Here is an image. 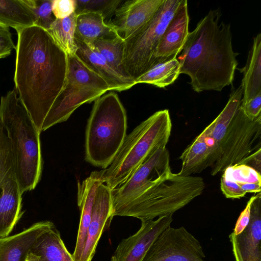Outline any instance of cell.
I'll list each match as a JSON object with an SVG mask.
<instances>
[{
    "label": "cell",
    "instance_id": "6da1fadb",
    "mask_svg": "<svg viewBox=\"0 0 261 261\" xmlns=\"http://www.w3.org/2000/svg\"><path fill=\"white\" fill-rule=\"evenodd\" d=\"M16 32L15 89L41 132L44 120L64 85L67 56L41 27L32 25Z\"/></svg>",
    "mask_w": 261,
    "mask_h": 261
},
{
    "label": "cell",
    "instance_id": "7a4b0ae2",
    "mask_svg": "<svg viewBox=\"0 0 261 261\" xmlns=\"http://www.w3.org/2000/svg\"><path fill=\"white\" fill-rule=\"evenodd\" d=\"M219 9L211 10L189 32L177 59L180 74L189 76L193 90L221 91L231 85L238 65L230 25L220 21Z\"/></svg>",
    "mask_w": 261,
    "mask_h": 261
},
{
    "label": "cell",
    "instance_id": "3957f363",
    "mask_svg": "<svg viewBox=\"0 0 261 261\" xmlns=\"http://www.w3.org/2000/svg\"><path fill=\"white\" fill-rule=\"evenodd\" d=\"M0 120L10 142L22 194L34 190L41 179L43 166L41 132L15 88L1 97Z\"/></svg>",
    "mask_w": 261,
    "mask_h": 261
},
{
    "label": "cell",
    "instance_id": "277c9868",
    "mask_svg": "<svg viewBox=\"0 0 261 261\" xmlns=\"http://www.w3.org/2000/svg\"><path fill=\"white\" fill-rule=\"evenodd\" d=\"M171 128L169 110L155 112L125 136L110 165L96 175L111 191L119 187L156 149L166 147Z\"/></svg>",
    "mask_w": 261,
    "mask_h": 261
},
{
    "label": "cell",
    "instance_id": "5b68a950",
    "mask_svg": "<svg viewBox=\"0 0 261 261\" xmlns=\"http://www.w3.org/2000/svg\"><path fill=\"white\" fill-rule=\"evenodd\" d=\"M126 128V111L117 94L110 92L95 100L86 130L87 162L107 168L123 143Z\"/></svg>",
    "mask_w": 261,
    "mask_h": 261
},
{
    "label": "cell",
    "instance_id": "8992f818",
    "mask_svg": "<svg viewBox=\"0 0 261 261\" xmlns=\"http://www.w3.org/2000/svg\"><path fill=\"white\" fill-rule=\"evenodd\" d=\"M204 188L201 177L180 176L170 170L115 216L133 217L141 220L173 214L200 195Z\"/></svg>",
    "mask_w": 261,
    "mask_h": 261
},
{
    "label": "cell",
    "instance_id": "52a82bcc",
    "mask_svg": "<svg viewBox=\"0 0 261 261\" xmlns=\"http://www.w3.org/2000/svg\"><path fill=\"white\" fill-rule=\"evenodd\" d=\"M67 56L65 82L44 120L42 131L65 121L80 106L95 101L110 90L106 82L75 55Z\"/></svg>",
    "mask_w": 261,
    "mask_h": 261
},
{
    "label": "cell",
    "instance_id": "ba28073f",
    "mask_svg": "<svg viewBox=\"0 0 261 261\" xmlns=\"http://www.w3.org/2000/svg\"><path fill=\"white\" fill-rule=\"evenodd\" d=\"M181 0H164L150 22L124 40L123 65L135 81L156 65L155 54L160 40Z\"/></svg>",
    "mask_w": 261,
    "mask_h": 261
},
{
    "label": "cell",
    "instance_id": "9c48e42d",
    "mask_svg": "<svg viewBox=\"0 0 261 261\" xmlns=\"http://www.w3.org/2000/svg\"><path fill=\"white\" fill-rule=\"evenodd\" d=\"M261 115L255 119L247 117L239 108L221 144L219 158L211 167V174L223 172L228 167L238 164L254 149L260 138Z\"/></svg>",
    "mask_w": 261,
    "mask_h": 261
},
{
    "label": "cell",
    "instance_id": "30bf717a",
    "mask_svg": "<svg viewBox=\"0 0 261 261\" xmlns=\"http://www.w3.org/2000/svg\"><path fill=\"white\" fill-rule=\"evenodd\" d=\"M22 195L10 142L0 120V238L9 236L21 218Z\"/></svg>",
    "mask_w": 261,
    "mask_h": 261
},
{
    "label": "cell",
    "instance_id": "8fae6325",
    "mask_svg": "<svg viewBox=\"0 0 261 261\" xmlns=\"http://www.w3.org/2000/svg\"><path fill=\"white\" fill-rule=\"evenodd\" d=\"M171 170L166 147L156 149L119 187L111 191L113 215L127 206Z\"/></svg>",
    "mask_w": 261,
    "mask_h": 261
},
{
    "label": "cell",
    "instance_id": "7c38bea8",
    "mask_svg": "<svg viewBox=\"0 0 261 261\" xmlns=\"http://www.w3.org/2000/svg\"><path fill=\"white\" fill-rule=\"evenodd\" d=\"M200 242L184 227L166 228L156 239L143 261H205Z\"/></svg>",
    "mask_w": 261,
    "mask_h": 261
},
{
    "label": "cell",
    "instance_id": "4fadbf2b",
    "mask_svg": "<svg viewBox=\"0 0 261 261\" xmlns=\"http://www.w3.org/2000/svg\"><path fill=\"white\" fill-rule=\"evenodd\" d=\"M172 216L170 214L156 220H141L140 229L120 242L111 261H143L156 239L171 225Z\"/></svg>",
    "mask_w": 261,
    "mask_h": 261
},
{
    "label": "cell",
    "instance_id": "5bb4252c",
    "mask_svg": "<svg viewBox=\"0 0 261 261\" xmlns=\"http://www.w3.org/2000/svg\"><path fill=\"white\" fill-rule=\"evenodd\" d=\"M164 0H128L118 6L108 23L125 40L147 24Z\"/></svg>",
    "mask_w": 261,
    "mask_h": 261
},
{
    "label": "cell",
    "instance_id": "9a60e30c",
    "mask_svg": "<svg viewBox=\"0 0 261 261\" xmlns=\"http://www.w3.org/2000/svg\"><path fill=\"white\" fill-rule=\"evenodd\" d=\"M113 217L111 190L100 180L80 261H92L101 234L109 227Z\"/></svg>",
    "mask_w": 261,
    "mask_h": 261
},
{
    "label": "cell",
    "instance_id": "2e32d148",
    "mask_svg": "<svg viewBox=\"0 0 261 261\" xmlns=\"http://www.w3.org/2000/svg\"><path fill=\"white\" fill-rule=\"evenodd\" d=\"M235 261H261V194L255 195L250 221L240 234L229 236Z\"/></svg>",
    "mask_w": 261,
    "mask_h": 261
},
{
    "label": "cell",
    "instance_id": "e0dca14e",
    "mask_svg": "<svg viewBox=\"0 0 261 261\" xmlns=\"http://www.w3.org/2000/svg\"><path fill=\"white\" fill-rule=\"evenodd\" d=\"M189 16L186 0H181L162 35L158 45L156 64L176 58L189 34Z\"/></svg>",
    "mask_w": 261,
    "mask_h": 261
},
{
    "label": "cell",
    "instance_id": "ac0fdd59",
    "mask_svg": "<svg viewBox=\"0 0 261 261\" xmlns=\"http://www.w3.org/2000/svg\"><path fill=\"white\" fill-rule=\"evenodd\" d=\"M74 38L77 47L75 55L106 82L110 90L121 92L136 84L134 80L126 79L116 72L94 47L85 42L76 33Z\"/></svg>",
    "mask_w": 261,
    "mask_h": 261
},
{
    "label": "cell",
    "instance_id": "d6986e66",
    "mask_svg": "<svg viewBox=\"0 0 261 261\" xmlns=\"http://www.w3.org/2000/svg\"><path fill=\"white\" fill-rule=\"evenodd\" d=\"M53 224L42 221L17 233L0 238V261H27L38 239Z\"/></svg>",
    "mask_w": 261,
    "mask_h": 261
},
{
    "label": "cell",
    "instance_id": "ffe728a7",
    "mask_svg": "<svg viewBox=\"0 0 261 261\" xmlns=\"http://www.w3.org/2000/svg\"><path fill=\"white\" fill-rule=\"evenodd\" d=\"M99 181V178L94 171L83 181L77 182V202L81 211V218L75 247L72 254L74 261H80L83 251Z\"/></svg>",
    "mask_w": 261,
    "mask_h": 261
},
{
    "label": "cell",
    "instance_id": "44dd1931",
    "mask_svg": "<svg viewBox=\"0 0 261 261\" xmlns=\"http://www.w3.org/2000/svg\"><path fill=\"white\" fill-rule=\"evenodd\" d=\"M242 96L243 89L241 85L232 90L228 101L222 112L202 132L212 151L215 163L219 158L223 139L240 106Z\"/></svg>",
    "mask_w": 261,
    "mask_h": 261
},
{
    "label": "cell",
    "instance_id": "7402d4cb",
    "mask_svg": "<svg viewBox=\"0 0 261 261\" xmlns=\"http://www.w3.org/2000/svg\"><path fill=\"white\" fill-rule=\"evenodd\" d=\"M243 73L241 86L243 97L241 103H245L261 92V34L253 39L245 66L238 69Z\"/></svg>",
    "mask_w": 261,
    "mask_h": 261
},
{
    "label": "cell",
    "instance_id": "603a6c76",
    "mask_svg": "<svg viewBox=\"0 0 261 261\" xmlns=\"http://www.w3.org/2000/svg\"><path fill=\"white\" fill-rule=\"evenodd\" d=\"M179 159L181 160V168L177 174L180 176H191L213 165L212 151L201 134L187 146Z\"/></svg>",
    "mask_w": 261,
    "mask_h": 261
},
{
    "label": "cell",
    "instance_id": "cb8c5ba5",
    "mask_svg": "<svg viewBox=\"0 0 261 261\" xmlns=\"http://www.w3.org/2000/svg\"><path fill=\"white\" fill-rule=\"evenodd\" d=\"M31 252L39 261H74L54 224L40 236Z\"/></svg>",
    "mask_w": 261,
    "mask_h": 261
},
{
    "label": "cell",
    "instance_id": "d4e9b609",
    "mask_svg": "<svg viewBox=\"0 0 261 261\" xmlns=\"http://www.w3.org/2000/svg\"><path fill=\"white\" fill-rule=\"evenodd\" d=\"M75 33L90 45L96 39H113L119 36L116 30L105 22L101 14L93 12L77 15Z\"/></svg>",
    "mask_w": 261,
    "mask_h": 261
},
{
    "label": "cell",
    "instance_id": "484cf974",
    "mask_svg": "<svg viewBox=\"0 0 261 261\" xmlns=\"http://www.w3.org/2000/svg\"><path fill=\"white\" fill-rule=\"evenodd\" d=\"M35 15L28 0H0V23L17 31L34 25Z\"/></svg>",
    "mask_w": 261,
    "mask_h": 261
},
{
    "label": "cell",
    "instance_id": "4316f807",
    "mask_svg": "<svg viewBox=\"0 0 261 261\" xmlns=\"http://www.w3.org/2000/svg\"><path fill=\"white\" fill-rule=\"evenodd\" d=\"M77 14L74 12L63 19H55L47 32L67 56L75 55V33Z\"/></svg>",
    "mask_w": 261,
    "mask_h": 261
},
{
    "label": "cell",
    "instance_id": "83f0119b",
    "mask_svg": "<svg viewBox=\"0 0 261 261\" xmlns=\"http://www.w3.org/2000/svg\"><path fill=\"white\" fill-rule=\"evenodd\" d=\"M104 58L108 64L122 77L131 80L123 65L124 40L120 36L113 39H98L91 45Z\"/></svg>",
    "mask_w": 261,
    "mask_h": 261
},
{
    "label": "cell",
    "instance_id": "f1b7e54d",
    "mask_svg": "<svg viewBox=\"0 0 261 261\" xmlns=\"http://www.w3.org/2000/svg\"><path fill=\"white\" fill-rule=\"evenodd\" d=\"M180 65L176 58L159 63L139 76L137 84L146 83L159 88L172 84L180 74Z\"/></svg>",
    "mask_w": 261,
    "mask_h": 261
},
{
    "label": "cell",
    "instance_id": "f546056e",
    "mask_svg": "<svg viewBox=\"0 0 261 261\" xmlns=\"http://www.w3.org/2000/svg\"><path fill=\"white\" fill-rule=\"evenodd\" d=\"M122 2L121 0H76L75 12L77 15L86 12L100 13L103 17L105 21L108 19V24L117 8Z\"/></svg>",
    "mask_w": 261,
    "mask_h": 261
},
{
    "label": "cell",
    "instance_id": "4dcf8cb0",
    "mask_svg": "<svg viewBox=\"0 0 261 261\" xmlns=\"http://www.w3.org/2000/svg\"><path fill=\"white\" fill-rule=\"evenodd\" d=\"M226 179L238 184L258 183L261 184V175L255 169L244 164H236L227 167L222 175Z\"/></svg>",
    "mask_w": 261,
    "mask_h": 261
},
{
    "label": "cell",
    "instance_id": "1f68e13d",
    "mask_svg": "<svg viewBox=\"0 0 261 261\" xmlns=\"http://www.w3.org/2000/svg\"><path fill=\"white\" fill-rule=\"evenodd\" d=\"M35 17L34 25L48 30L55 20L52 12V0H28Z\"/></svg>",
    "mask_w": 261,
    "mask_h": 261
},
{
    "label": "cell",
    "instance_id": "d6a6232c",
    "mask_svg": "<svg viewBox=\"0 0 261 261\" xmlns=\"http://www.w3.org/2000/svg\"><path fill=\"white\" fill-rule=\"evenodd\" d=\"M76 0H52V12L56 19L69 16L76 9Z\"/></svg>",
    "mask_w": 261,
    "mask_h": 261
},
{
    "label": "cell",
    "instance_id": "836d02e7",
    "mask_svg": "<svg viewBox=\"0 0 261 261\" xmlns=\"http://www.w3.org/2000/svg\"><path fill=\"white\" fill-rule=\"evenodd\" d=\"M239 108L250 119H255L261 115V92L245 103H241Z\"/></svg>",
    "mask_w": 261,
    "mask_h": 261
},
{
    "label": "cell",
    "instance_id": "e575fe53",
    "mask_svg": "<svg viewBox=\"0 0 261 261\" xmlns=\"http://www.w3.org/2000/svg\"><path fill=\"white\" fill-rule=\"evenodd\" d=\"M220 188L226 198L240 199L246 195V193L240 186L234 181L226 179L221 176Z\"/></svg>",
    "mask_w": 261,
    "mask_h": 261
},
{
    "label": "cell",
    "instance_id": "d590c367",
    "mask_svg": "<svg viewBox=\"0 0 261 261\" xmlns=\"http://www.w3.org/2000/svg\"><path fill=\"white\" fill-rule=\"evenodd\" d=\"M14 49H16V46L12 39L9 28H0V59L10 55Z\"/></svg>",
    "mask_w": 261,
    "mask_h": 261
},
{
    "label": "cell",
    "instance_id": "8d00e7d4",
    "mask_svg": "<svg viewBox=\"0 0 261 261\" xmlns=\"http://www.w3.org/2000/svg\"><path fill=\"white\" fill-rule=\"evenodd\" d=\"M255 197V195H254L249 199L245 208L240 214L232 232L234 234L241 233L248 226L250 221L251 205Z\"/></svg>",
    "mask_w": 261,
    "mask_h": 261
},
{
    "label": "cell",
    "instance_id": "74e56055",
    "mask_svg": "<svg viewBox=\"0 0 261 261\" xmlns=\"http://www.w3.org/2000/svg\"><path fill=\"white\" fill-rule=\"evenodd\" d=\"M261 148L256 150L247 158L241 161L238 164H244L252 167L260 173L261 169Z\"/></svg>",
    "mask_w": 261,
    "mask_h": 261
},
{
    "label": "cell",
    "instance_id": "f35d334b",
    "mask_svg": "<svg viewBox=\"0 0 261 261\" xmlns=\"http://www.w3.org/2000/svg\"><path fill=\"white\" fill-rule=\"evenodd\" d=\"M241 188L246 193H259L260 192V184L258 183H244L238 184Z\"/></svg>",
    "mask_w": 261,
    "mask_h": 261
},
{
    "label": "cell",
    "instance_id": "ab89813d",
    "mask_svg": "<svg viewBox=\"0 0 261 261\" xmlns=\"http://www.w3.org/2000/svg\"><path fill=\"white\" fill-rule=\"evenodd\" d=\"M39 258L31 252L28 256L27 261H39Z\"/></svg>",
    "mask_w": 261,
    "mask_h": 261
},
{
    "label": "cell",
    "instance_id": "60d3db41",
    "mask_svg": "<svg viewBox=\"0 0 261 261\" xmlns=\"http://www.w3.org/2000/svg\"><path fill=\"white\" fill-rule=\"evenodd\" d=\"M5 27H6L5 25L0 23V28H5Z\"/></svg>",
    "mask_w": 261,
    "mask_h": 261
}]
</instances>
